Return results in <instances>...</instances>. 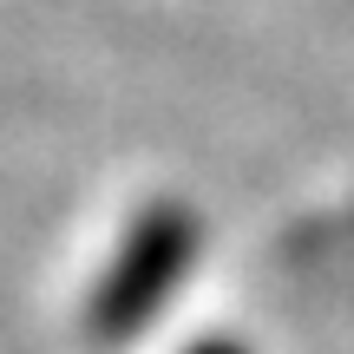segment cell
Returning a JSON list of instances; mask_svg holds the SVG:
<instances>
[{"instance_id": "1", "label": "cell", "mask_w": 354, "mask_h": 354, "mask_svg": "<svg viewBox=\"0 0 354 354\" xmlns=\"http://www.w3.org/2000/svg\"><path fill=\"white\" fill-rule=\"evenodd\" d=\"M184 263H190V223H184V210H151L125 236L118 263L105 269L99 295H92V335H99V342H125L131 328H145Z\"/></svg>"}, {"instance_id": "2", "label": "cell", "mask_w": 354, "mask_h": 354, "mask_svg": "<svg viewBox=\"0 0 354 354\" xmlns=\"http://www.w3.org/2000/svg\"><path fill=\"white\" fill-rule=\"evenodd\" d=\"M190 354H236L230 342H203V348H190Z\"/></svg>"}]
</instances>
